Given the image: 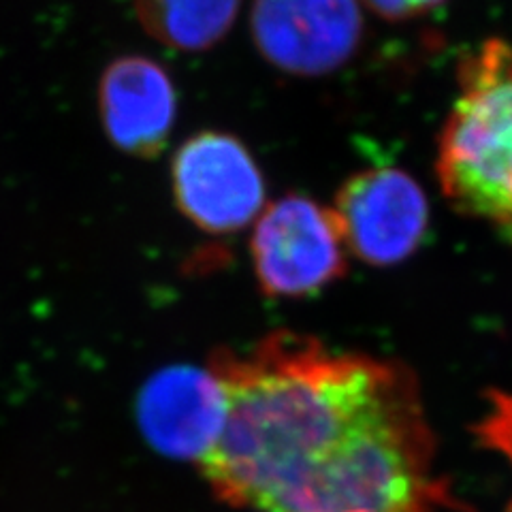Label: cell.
Returning a JSON list of instances; mask_svg holds the SVG:
<instances>
[{
	"label": "cell",
	"instance_id": "277c9868",
	"mask_svg": "<svg viewBox=\"0 0 512 512\" xmlns=\"http://www.w3.org/2000/svg\"><path fill=\"white\" fill-rule=\"evenodd\" d=\"M171 188L180 212L214 235L246 229L265 207V178L242 139L201 131L175 150Z\"/></svg>",
	"mask_w": 512,
	"mask_h": 512
},
{
	"label": "cell",
	"instance_id": "9c48e42d",
	"mask_svg": "<svg viewBox=\"0 0 512 512\" xmlns=\"http://www.w3.org/2000/svg\"><path fill=\"white\" fill-rule=\"evenodd\" d=\"M242 0H133L152 39L178 52L212 50L235 24Z\"/></svg>",
	"mask_w": 512,
	"mask_h": 512
},
{
	"label": "cell",
	"instance_id": "6da1fadb",
	"mask_svg": "<svg viewBox=\"0 0 512 512\" xmlns=\"http://www.w3.org/2000/svg\"><path fill=\"white\" fill-rule=\"evenodd\" d=\"M227 414L199 461L224 502L259 512H431L434 438L404 365L271 335L212 361Z\"/></svg>",
	"mask_w": 512,
	"mask_h": 512
},
{
	"label": "cell",
	"instance_id": "5b68a950",
	"mask_svg": "<svg viewBox=\"0 0 512 512\" xmlns=\"http://www.w3.org/2000/svg\"><path fill=\"white\" fill-rule=\"evenodd\" d=\"M331 212L344 246L370 265H395L425 242L429 203L412 175L376 167L348 178Z\"/></svg>",
	"mask_w": 512,
	"mask_h": 512
},
{
	"label": "cell",
	"instance_id": "3957f363",
	"mask_svg": "<svg viewBox=\"0 0 512 512\" xmlns=\"http://www.w3.org/2000/svg\"><path fill=\"white\" fill-rule=\"evenodd\" d=\"M250 254L267 295L308 297L346 269L344 239L331 207L306 195H284L256 218Z\"/></svg>",
	"mask_w": 512,
	"mask_h": 512
},
{
	"label": "cell",
	"instance_id": "52a82bcc",
	"mask_svg": "<svg viewBox=\"0 0 512 512\" xmlns=\"http://www.w3.org/2000/svg\"><path fill=\"white\" fill-rule=\"evenodd\" d=\"M99 109L105 135L120 152L156 158L167 148L178 114V96L163 64L128 54L105 67Z\"/></svg>",
	"mask_w": 512,
	"mask_h": 512
},
{
	"label": "cell",
	"instance_id": "8992f818",
	"mask_svg": "<svg viewBox=\"0 0 512 512\" xmlns=\"http://www.w3.org/2000/svg\"><path fill=\"white\" fill-rule=\"evenodd\" d=\"M250 35L271 67L318 77L355 56L363 37L359 0H254Z\"/></svg>",
	"mask_w": 512,
	"mask_h": 512
},
{
	"label": "cell",
	"instance_id": "7a4b0ae2",
	"mask_svg": "<svg viewBox=\"0 0 512 512\" xmlns=\"http://www.w3.org/2000/svg\"><path fill=\"white\" fill-rule=\"evenodd\" d=\"M436 169L459 212L512 229V43L489 39L463 58Z\"/></svg>",
	"mask_w": 512,
	"mask_h": 512
},
{
	"label": "cell",
	"instance_id": "8fae6325",
	"mask_svg": "<svg viewBox=\"0 0 512 512\" xmlns=\"http://www.w3.org/2000/svg\"><path fill=\"white\" fill-rule=\"evenodd\" d=\"M365 7H370L380 18L399 22L421 18V15L438 9L444 0H361Z\"/></svg>",
	"mask_w": 512,
	"mask_h": 512
},
{
	"label": "cell",
	"instance_id": "30bf717a",
	"mask_svg": "<svg viewBox=\"0 0 512 512\" xmlns=\"http://www.w3.org/2000/svg\"><path fill=\"white\" fill-rule=\"evenodd\" d=\"M493 412L489 419L480 425V436L487 444L502 451L512 463V397L493 393Z\"/></svg>",
	"mask_w": 512,
	"mask_h": 512
},
{
	"label": "cell",
	"instance_id": "ba28073f",
	"mask_svg": "<svg viewBox=\"0 0 512 512\" xmlns=\"http://www.w3.org/2000/svg\"><path fill=\"white\" fill-rule=\"evenodd\" d=\"M227 402L218 378L197 367L156 374L139 397V425L165 455L201 461L216 444Z\"/></svg>",
	"mask_w": 512,
	"mask_h": 512
}]
</instances>
